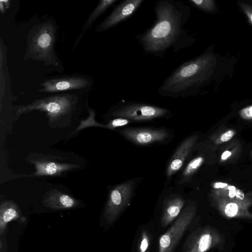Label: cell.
<instances>
[{
    "label": "cell",
    "instance_id": "15",
    "mask_svg": "<svg viewBox=\"0 0 252 252\" xmlns=\"http://www.w3.org/2000/svg\"><path fill=\"white\" fill-rule=\"evenodd\" d=\"M42 203L45 207L54 210L74 208L80 204L79 200L55 189L45 193Z\"/></svg>",
    "mask_w": 252,
    "mask_h": 252
},
{
    "label": "cell",
    "instance_id": "26",
    "mask_svg": "<svg viewBox=\"0 0 252 252\" xmlns=\"http://www.w3.org/2000/svg\"><path fill=\"white\" fill-rule=\"evenodd\" d=\"M239 5L247 16L249 22L252 25V5L240 2Z\"/></svg>",
    "mask_w": 252,
    "mask_h": 252
},
{
    "label": "cell",
    "instance_id": "13",
    "mask_svg": "<svg viewBox=\"0 0 252 252\" xmlns=\"http://www.w3.org/2000/svg\"><path fill=\"white\" fill-rule=\"evenodd\" d=\"M29 161L34 164L36 169L33 173L28 176L29 177L60 176L63 172L79 167L76 164L61 163L45 158H31Z\"/></svg>",
    "mask_w": 252,
    "mask_h": 252
},
{
    "label": "cell",
    "instance_id": "22",
    "mask_svg": "<svg viewBox=\"0 0 252 252\" xmlns=\"http://www.w3.org/2000/svg\"><path fill=\"white\" fill-rule=\"evenodd\" d=\"M193 6L205 12L212 13L216 9V5L213 0H188Z\"/></svg>",
    "mask_w": 252,
    "mask_h": 252
},
{
    "label": "cell",
    "instance_id": "21",
    "mask_svg": "<svg viewBox=\"0 0 252 252\" xmlns=\"http://www.w3.org/2000/svg\"><path fill=\"white\" fill-rule=\"evenodd\" d=\"M89 116L86 120H83L81 121L79 126L76 129L70 134L72 135L73 134L79 131V130L84 129L90 126H97L106 128V125L96 122L95 120V112L94 110L89 108Z\"/></svg>",
    "mask_w": 252,
    "mask_h": 252
},
{
    "label": "cell",
    "instance_id": "6",
    "mask_svg": "<svg viewBox=\"0 0 252 252\" xmlns=\"http://www.w3.org/2000/svg\"><path fill=\"white\" fill-rule=\"evenodd\" d=\"M225 240L216 228L206 225L194 231L189 236L184 252H207L214 249L222 250Z\"/></svg>",
    "mask_w": 252,
    "mask_h": 252
},
{
    "label": "cell",
    "instance_id": "28",
    "mask_svg": "<svg viewBox=\"0 0 252 252\" xmlns=\"http://www.w3.org/2000/svg\"><path fill=\"white\" fill-rule=\"evenodd\" d=\"M9 0H0V10L2 13L5 12V10L9 8L10 3Z\"/></svg>",
    "mask_w": 252,
    "mask_h": 252
},
{
    "label": "cell",
    "instance_id": "14",
    "mask_svg": "<svg viewBox=\"0 0 252 252\" xmlns=\"http://www.w3.org/2000/svg\"><path fill=\"white\" fill-rule=\"evenodd\" d=\"M198 138L197 135L189 136L180 145L167 165V178H170L181 168L185 160L196 143Z\"/></svg>",
    "mask_w": 252,
    "mask_h": 252
},
{
    "label": "cell",
    "instance_id": "23",
    "mask_svg": "<svg viewBox=\"0 0 252 252\" xmlns=\"http://www.w3.org/2000/svg\"><path fill=\"white\" fill-rule=\"evenodd\" d=\"M150 245V237L146 230H143L141 234L138 247V252H147Z\"/></svg>",
    "mask_w": 252,
    "mask_h": 252
},
{
    "label": "cell",
    "instance_id": "18",
    "mask_svg": "<svg viewBox=\"0 0 252 252\" xmlns=\"http://www.w3.org/2000/svg\"><path fill=\"white\" fill-rule=\"evenodd\" d=\"M21 216L20 209L15 202L10 200L2 202L0 205V235L4 233L9 222Z\"/></svg>",
    "mask_w": 252,
    "mask_h": 252
},
{
    "label": "cell",
    "instance_id": "25",
    "mask_svg": "<svg viewBox=\"0 0 252 252\" xmlns=\"http://www.w3.org/2000/svg\"><path fill=\"white\" fill-rule=\"evenodd\" d=\"M236 134L233 129H229L222 133L219 137L214 140L215 145L221 144L230 140Z\"/></svg>",
    "mask_w": 252,
    "mask_h": 252
},
{
    "label": "cell",
    "instance_id": "11",
    "mask_svg": "<svg viewBox=\"0 0 252 252\" xmlns=\"http://www.w3.org/2000/svg\"><path fill=\"white\" fill-rule=\"evenodd\" d=\"M121 133L127 139L139 145L162 142L169 135L167 131L163 128H127L122 129Z\"/></svg>",
    "mask_w": 252,
    "mask_h": 252
},
{
    "label": "cell",
    "instance_id": "4",
    "mask_svg": "<svg viewBox=\"0 0 252 252\" xmlns=\"http://www.w3.org/2000/svg\"><path fill=\"white\" fill-rule=\"evenodd\" d=\"M78 98L72 94H62L37 99L27 105L17 106L15 114L20 115L34 110L44 112L49 122L53 123L70 113L75 108Z\"/></svg>",
    "mask_w": 252,
    "mask_h": 252
},
{
    "label": "cell",
    "instance_id": "12",
    "mask_svg": "<svg viewBox=\"0 0 252 252\" xmlns=\"http://www.w3.org/2000/svg\"><path fill=\"white\" fill-rule=\"evenodd\" d=\"M90 81L81 76L65 77L47 80L40 84L39 92L57 93L86 88Z\"/></svg>",
    "mask_w": 252,
    "mask_h": 252
},
{
    "label": "cell",
    "instance_id": "7",
    "mask_svg": "<svg viewBox=\"0 0 252 252\" xmlns=\"http://www.w3.org/2000/svg\"><path fill=\"white\" fill-rule=\"evenodd\" d=\"M196 214L194 205L187 206L158 241V252H173Z\"/></svg>",
    "mask_w": 252,
    "mask_h": 252
},
{
    "label": "cell",
    "instance_id": "16",
    "mask_svg": "<svg viewBox=\"0 0 252 252\" xmlns=\"http://www.w3.org/2000/svg\"><path fill=\"white\" fill-rule=\"evenodd\" d=\"M212 188L210 194L211 198L244 201L252 198V192L246 194L242 190L226 183L215 182Z\"/></svg>",
    "mask_w": 252,
    "mask_h": 252
},
{
    "label": "cell",
    "instance_id": "20",
    "mask_svg": "<svg viewBox=\"0 0 252 252\" xmlns=\"http://www.w3.org/2000/svg\"><path fill=\"white\" fill-rule=\"evenodd\" d=\"M204 158L202 156L195 157L187 165L181 175V180L179 184L189 182L195 173L198 170L204 162Z\"/></svg>",
    "mask_w": 252,
    "mask_h": 252
},
{
    "label": "cell",
    "instance_id": "27",
    "mask_svg": "<svg viewBox=\"0 0 252 252\" xmlns=\"http://www.w3.org/2000/svg\"><path fill=\"white\" fill-rule=\"evenodd\" d=\"M239 115L243 119L252 120V105L241 109L239 111Z\"/></svg>",
    "mask_w": 252,
    "mask_h": 252
},
{
    "label": "cell",
    "instance_id": "10",
    "mask_svg": "<svg viewBox=\"0 0 252 252\" xmlns=\"http://www.w3.org/2000/svg\"><path fill=\"white\" fill-rule=\"evenodd\" d=\"M215 207L220 213L227 219L239 218L252 220V198L244 201L228 200L211 198Z\"/></svg>",
    "mask_w": 252,
    "mask_h": 252
},
{
    "label": "cell",
    "instance_id": "8",
    "mask_svg": "<svg viewBox=\"0 0 252 252\" xmlns=\"http://www.w3.org/2000/svg\"><path fill=\"white\" fill-rule=\"evenodd\" d=\"M135 183L128 181L117 185L110 190L105 207L104 217L108 224L117 219L128 205L134 190Z\"/></svg>",
    "mask_w": 252,
    "mask_h": 252
},
{
    "label": "cell",
    "instance_id": "29",
    "mask_svg": "<svg viewBox=\"0 0 252 252\" xmlns=\"http://www.w3.org/2000/svg\"><path fill=\"white\" fill-rule=\"evenodd\" d=\"M233 150H227L223 152L220 158L221 161H224L229 158L232 155Z\"/></svg>",
    "mask_w": 252,
    "mask_h": 252
},
{
    "label": "cell",
    "instance_id": "1",
    "mask_svg": "<svg viewBox=\"0 0 252 252\" xmlns=\"http://www.w3.org/2000/svg\"><path fill=\"white\" fill-rule=\"evenodd\" d=\"M154 9L156 20L153 25L136 35L145 54L161 58L170 48L176 53L194 43V35L185 28L191 16L189 5L179 0H158Z\"/></svg>",
    "mask_w": 252,
    "mask_h": 252
},
{
    "label": "cell",
    "instance_id": "24",
    "mask_svg": "<svg viewBox=\"0 0 252 252\" xmlns=\"http://www.w3.org/2000/svg\"><path fill=\"white\" fill-rule=\"evenodd\" d=\"M131 121L128 119L123 118H116L111 120L107 125H106V128L110 129H114L115 128L126 126L129 124Z\"/></svg>",
    "mask_w": 252,
    "mask_h": 252
},
{
    "label": "cell",
    "instance_id": "30",
    "mask_svg": "<svg viewBox=\"0 0 252 252\" xmlns=\"http://www.w3.org/2000/svg\"><path fill=\"white\" fill-rule=\"evenodd\" d=\"M251 157L252 158V151L251 152Z\"/></svg>",
    "mask_w": 252,
    "mask_h": 252
},
{
    "label": "cell",
    "instance_id": "19",
    "mask_svg": "<svg viewBox=\"0 0 252 252\" xmlns=\"http://www.w3.org/2000/svg\"><path fill=\"white\" fill-rule=\"evenodd\" d=\"M118 1V0H101L99 1L85 22L81 33L77 39L76 44H77L85 31L91 28L96 20Z\"/></svg>",
    "mask_w": 252,
    "mask_h": 252
},
{
    "label": "cell",
    "instance_id": "17",
    "mask_svg": "<svg viewBox=\"0 0 252 252\" xmlns=\"http://www.w3.org/2000/svg\"><path fill=\"white\" fill-rule=\"evenodd\" d=\"M184 204V199L180 195H174L164 201L161 219L163 227L169 224L178 216Z\"/></svg>",
    "mask_w": 252,
    "mask_h": 252
},
{
    "label": "cell",
    "instance_id": "5",
    "mask_svg": "<svg viewBox=\"0 0 252 252\" xmlns=\"http://www.w3.org/2000/svg\"><path fill=\"white\" fill-rule=\"evenodd\" d=\"M170 113L166 108L145 103L124 102L116 106L111 114L114 117L130 121H145L167 116Z\"/></svg>",
    "mask_w": 252,
    "mask_h": 252
},
{
    "label": "cell",
    "instance_id": "9",
    "mask_svg": "<svg viewBox=\"0 0 252 252\" xmlns=\"http://www.w3.org/2000/svg\"><path fill=\"white\" fill-rule=\"evenodd\" d=\"M143 2V0L122 1L102 22L97 26L96 31H105L127 20L134 14Z\"/></svg>",
    "mask_w": 252,
    "mask_h": 252
},
{
    "label": "cell",
    "instance_id": "2",
    "mask_svg": "<svg viewBox=\"0 0 252 252\" xmlns=\"http://www.w3.org/2000/svg\"><path fill=\"white\" fill-rule=\"evenodd\" d=\"M217 64L216 56L210 50L178 66L158 90L162 96L186 97L196 96L210 80Z\"/></svg>",
    "mask_w": 252,
    "mask_h": 252
},
{
    "label": "cell",
    "instance_id": "3",
    "mask_svg": "<svg viewBox=\"0 0 252 252\" xmlns=\"http://www.w3.org/2000/svg\"><path fill=\"white\" fill-rule=\"evenodd\" d=\"M56 33V28L51 21L34 26L27 36L24 59L42 62L46 65L58 66L54 49Z\"/></svg>",
    "mask_w": 252,
    "mask_h": 252
}]
</instances>
